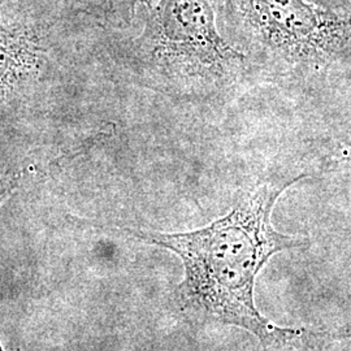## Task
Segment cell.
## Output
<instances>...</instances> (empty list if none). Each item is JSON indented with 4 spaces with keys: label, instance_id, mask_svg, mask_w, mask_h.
<instances>
[{
    "label": "cell",
    "instance_id": "cell-4",
    "mask_svg": "<svg viewBox=\"0 0 351 351\" xmlns=\"http://www.w3.org/2000/svg\"><path fill=\"white\" fill-rule=\"evenodd\" d=\"M53 0H0V107L37 82L62 12Z\"/></svg>",
    "mask_w": 351,
    "mask_h": 351
},
{
    "label": "cell",
    "instance_id": "cell-2",
    "mask_svg": "<svg viewBox=\"0 0 351 351\" xmlns=\"http://www.w3.org/2000/svg\"><path fill=\"white\" fill-rule=\"evenodd\" d=\"M217 24L252 81L302 106L351 77V17L311 0H213Z\"/></svg>",
    "mask_w": 351,
    "mask_h": 351
},
{
    "label": "cell",
    "instance_id": "cell-7",
    "mask_svg": "<svg viewBox=\"0 0 351 351\" xmlns=\"http://www.w3.org/2000/svg\"><path fill=\"white\" fill-rule=\"evenodd\" d=\"M124 3H125L126 10L130 14V17H133V14L136 13V8L141 4L145 5L147 10L152 7V0H124Z\"/></svg>",
    "mask_w": 351,
    "mask_h": 351
},
{
    "label": "cell",
    "instance_id": "cell-6",
    "mask_svg": "<svg viewBox=\"0 0 351 351\" xmlns=\"http://www.w3.org/2000/svg\"><path fill=\"white\" fill-rule=\"evenodd\" d=\"M316 4H320L328 10L343 13L351 17V0H311Z\"/></svg>",
    "mask_w": 351,
    "mask_h": 351
},
{
    "label": "cell",
    "instance_id": "cell-3",
    "mask_svg": "<svg viewBox=\"0 0 351 351\" xmlns=\"http://www.w3.org/2000/svg\"><path fill=\"white\" fill-rule=\"evenodd\" d=\"M130 56L152 88L185 101H224L252 81L246 56L219 27L213 0H159Z\"/></svg>",
    "mask_w": 351,
    "mask_h": 351
},
{
    "label": "cell",
    "instance_id": "cell-1",
    "mask_svg": "<svg viewBox=\"0 0 351 351\" xmlns=\"http://www.w3.org/2000/svg\"><path fill=\"white\" fill-rule=\"evenodd\" d=\"M307 178L313 176L298 164L278 163L246 189L226 216L207 226L180 233L126 232L181 259L185 274L176 302L194 324L237 326L258 339L263 351H301L307 333L261 314L254 291L272 256L311 246L307 237L281 233L272 224L281 195Z\"/></svg>",
    "mask_w": 351,
    "mask_h": 351
},
{
    "label": "cell",
    "instance_id": "cell-5",
    "mask_svg": "<svg viewBox=\"0 0 351 351\" xmlns=\"http://www.w3.org/2000/svg\"><path fill=\"white\" fill-rule=\"evenodd\" d=\"M302 110L294 163L313 177L351 178V77Z\"/></svg>",
    "mask_w": 351,
    "mask_h": 351
},
{
    "label": "cell",
    "instance_id": "cell-8",
    "mask_svg": "<svg viewBox=\"0 0 351 351\" xmlns=\"http://www.w3.org/2000/svg\"><path fill=\"white\" fill-rule=\"evenodd\" d=\"M0 351H4V349H3V348H1V345H0Z\"/></svg>",
    "mask_w": 351,
    "mask_h": 351
}]
</instances>
